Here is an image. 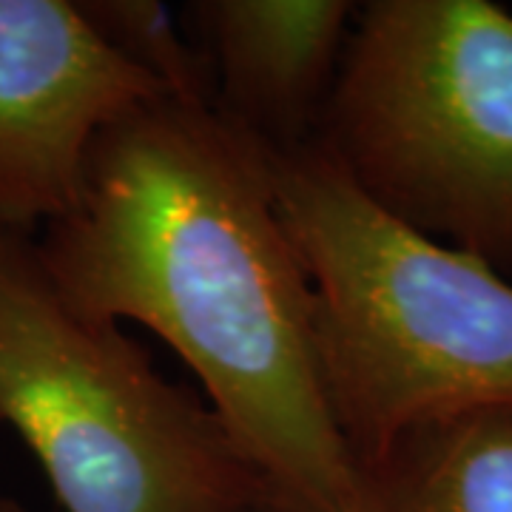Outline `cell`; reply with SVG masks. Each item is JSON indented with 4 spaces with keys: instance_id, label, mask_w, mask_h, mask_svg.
<instances>
[{
    "instance_id": "4",
    "label": "cell",
    "mask_w": 512,
    "mask_h": 512,
    "mask_svg": "<svg viewBox=\"0 0 512 512\" xmlns=\"http://www.w3.org/2000/svg\"><path fill=\"white\" fill-rule=\"evenodd\" d=\"M367 200L512 274V12L373 0L311 140Z\"/></svg>"
},
{
    "instance_id": "8",
    "label": "cell",
    "mask_w": 512,
    "mask_h": 512,
    "mask_svg": "<svg viewBox=\"0 0 512 512\" xmlns=\"http://www.w3.org/2000/svg\"><path fill=\"white\" fill-rule=\"evenodd\" d=\"M100 37L137 72L151 77L168 100L214 106V74L197 55L160 0H83L77 3Z\"/></svg>"
},
{
    "instance_id": "5",
    "label": "cell",
    "mask_w": 512,
    "mask_h": 512,
    "mask_svg": "<svg viewBox=\"0 0 512 512\" xmlns=\"http://www.w3.org/2000/svg\"><path fill=\"white\" fill-rule=\"evenodd\" d=\"M163 89L69 0H0V228L29 234L72 211L94 143Z\"/></svg>"
},
{
    "instance_id": "7",
    "label": "cell",
    "mask_w": 512,
    "mask_h": 512,
    "mask_svg": "<svg viewBox=\"0 0 512 512\" xmlns=\"http://www.w3.org/2000/svg\"><path fill=\"white\" fill-rule=\"evenodd\" d=\"M345 512H512V404L402 430L356 461Z\"/></svg>"
},
{
    "instance_id": "3",
    "label": "cell",
    "mask_w": 512,
    "mask_h": 512,
    "mask_svg": "<svg viewBox=\"0 0 512 512\" xmlns=\"http://www.w3.org/2000/svg\"><path fill=\"white\" fill-rule=\"evenodd\" d=\"M0 424L63 512L282 510L211 404L111 319L77 308L37 239L0 228Z\"/></svg>"
},
{
    "instance_id": "1",
    "label": "cell",
    "mask_w": 512,
    "mask_h": 512,
    "mask_svg": "<svg viewBox=\"0 0 512 512\" xmlns=\"http://www.w3.org/2000/svg\"><path fill=\"white\" fill-rule=\"evenodd\" d=\"M37 251L77 308L146 325L183 359L282 510H348L356 461L271 148L214 106L154 100L94 143L80 200Z\"/></svg>"
},
{
    "instance_id": "6",
    "label": "cell",
    "mask_w": 512,
    "mask_h": 512,
    "mask_svg": "<svg viewBox=\"0 0 512 512\" xmlns=\"http://www.w3.org/2000/svg\"><path fill=\"white\" fill-rule=\"evenodd\" d=\"M214 109L271 151L308 146L348 46V0H200Z\"/></svg>"
},
{
    "instance_id": "2",
    "label": "cell",
    "mask_w": 512,
    "mask_h": 512,
    "mask_svg": "<svg viewBox=\"0 0 512 512\" xmlns=\"http://www.w3.org/2000/svg\"><path fill=\"white\" fill-rule=\"evenodd\" d=\"M271 171L353 461L424 419L512 404L510 276L390 217L313 143L271 151Z\"/></svg>"
},
{
    "instance_id": "10",
    "label": "cell",
    "mask_w": 512,
    "mask_h": 512,
    "mask_svg": "<svg viewBox=\"0 0 512 512\" xmlns=\"http://www.w3.org/2000/svg\"><path fill=\"white\" fill-rule=\"evenodd\" d=\"M256 512H279V510H256Z\"/></svg>"
},
{
    "instance_id": "9",
    "label": "cell",
    "mask_w": 512,
    "mask_h": 512,
    "mask_svg": "<svg viewBox=\"0 0 512 512\" xmlns=\"http://www.w3.org/2000/svg\"><path fill=\"white\" fill-rule=\"evenodd\" d=\"M0 512H32V510H29V507H23L18 498H12V495L0 490Z\"/></svg>"
}]
</instances>
